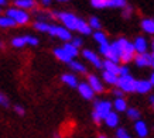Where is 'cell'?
Returning <instances> with one entry per match:
<instances>
[{
	"mask_svg": "<svg viewBox=\"0 0 154 138\" xmlns=\"http://www.w3.org/2000/svg\"><path fill=\"white\" fill-rule=\"evenodd\" d=\"M141 28L147 34H154V19H144L141 20Z\"/></svg>",
	"mask_w": 154,
	"mask_h": 138,
	"instance_id": "ffe728a7",
	"label": "cell"
},
{
	"mask_svg": "<svg viewBox=\"0 0 154 138\" xmlns=\"http://www.w3.org/2000/svg\"><path fill=\"white\" fill-rule=\"evenodd\" d=\"M14 111L20 116L24 114V109H23V106H20V104H16V106H14Z\"/></svg>",
	"mask_w": 154,
	"mask_h": 138,
	"instance_id": "ab89813d",
	"label": "cell"
},
{
	"mask_svg": "<svg viewBox=\"0 0 154 138\" xmlns=\"http://www.w3.org/2000/svg\"><path fill=\"white\" fill-rule=\"evenodd\" d=\"M76 31H79L81 34L84 35H89L92 32V28L89 27V24L85 21L84 19H78V23H76Z\"/></svg>",
	"mask_w": 154,
	"mask_h": 138,
	"instance_id": "2e32d148",
	"label": "cell"
},
{
	"mask_svg": "<svg viewBox=\"0 0 154 138\" xmlns=\"http://www.w3.org/2000/svg\"><path fill=\"white\" fill-rule=\"evenodd\" d=\"M151 48H153V52H154V41H153V44H151Z\"/></svg>",
	"mask_w": 154,
	"mask_h": 138,
	"instance_id": "681fc988",
	"label": "cell"
},
{
	"mask_svg": "<svg viewBox=\"0 0 154 138\" xmlns=\"http://www.w3.org/2000/svg\"><path fill=\"white\" fill-rule=\"evenodd\" d=\"M11 45L16 46V48H23L24 45H27V38L26 35L24 37H14L11 40Z\"/></svg>",
	"mask_w": 154,
	"mask_h": 138,
	"instance_id": "d4e9b609",
	"label": "cell"
},
{
	"mask_svg": "<svg viewBox=\"0 0 154 138\" xmlns=\"http://www.w3.org/2000/svg\"><path fill=\"white\" fill-rule=\"evenodd\" d=\"M0 106L9 107V100H7V97H6L2 92H0Z\"/></svg>",
	"mask_w": 154,
	"mask_h": 138,
	"instance_id": "74e56055",
	"label": "cell"
},
{
	"mask_svg": "<svg viewBox=\"0 0 154 138\" xmlns=\"http://www.w3.org/2000/svg\"><path fill=\"white\" fill-rule=\"evenodd\" d=\"M103 70L105 72H109V74H113V75H117L119 76V69H120V66L117 64H115V62H112V61H103Z\"/></svg>",
	"mask_w": 154,
	"mask_h": 138,
	"instance_id": "9a60e30c",
	"label": "cell"
},
{
	"mask_svg": "<svg viewBox=\"0 0 154 138\" xmlns=\"http://www.w3.org/2000/svg\"><path fill=\"white\" fill-rule=\"evenodd\" d=\"M71 44H72L74 46H76V48H79V46L82 45V40H81V38H72Z\"/></svg>",
	"mask_w": 154,
	"mask_h": 138,
	"instance_id": "f35d334b",
	"label": "cell"
},
{
	"mask_svg": "<svg viewBox=\"0 0 154 138\" xmlns=\"http://www.w3.org/2000/svg\"><path fill=\"white\" fill-rule=\"evenodd\" d=\"M116 138H131V135L127 133L125 128H117L116 130Z\"/></svg>",
	"mask_w": 154,
	"mask_h": 138,
	"instance_id": "836d02e7",
	"label": "cell"
},
{
	"mask_svg": "<svg viewBox=\"0 0 154 138\" xmlns=\"http://www.w3.org/2000/svg\"><path fill=\"white\" fill-rule=\"evenodd\" d=\"M151 54L146 52V54H139L137 56H134V62L137 66L144 68V66H151Z\"/></svg>",
	"mask_w": 154,
	"mask_h": 138,
	"instance_id": "9c48e42d",
	"label": "cell"
},
{
	"mask_svg": "<svg viewBox=\"0 0 154 138\" xmlns=\"http://www.w3.org/2000/svg\"><path fill=\"white\" fill-rule=\"evenodd\" d=\"M133 46H134V51L136 52H139V54H146L147 52V40L144 37H137L133 42Z\"/></svg>",
	"mask_w": 154,
	"mask_h": 138,
	"instance_id": "8fae6325",
	"label": "cell"
},
{
	"mask_svg": "<svg viewBox=\"0 0 154 138\" xmlns=\"http://www.w3.org/2000/svg\"><path fill=\"white\" fill-rule=\"evenodd\" d=\"M88 85L92 88L95 93H102L103 92V85L100 83V79L98 76H95V75H89L88 78Z\"/></svg>",
	"mask_w": 154,
	"mask_h": 138,
	"instance_id": "30bf717a",
	"label": "cell"
},
{
	"mask_svg": "<svg viewBox=\"0 0 154 138\" xmlns=\"http://www.w3.org/2000/svg\"><path fill=\"white\" fill-rule=\"evenodd\" d=\"M102 78H103V80L106 83H109V85H117V80H119V76H117V75L109 74V72H105V70H103V74H102Z\"/></svg>",
	"mask_w": 154,
	"mask_h": 138,
	"instance_id": "7402d4cb",
	"label": "cell"
},
{
	"mask_svg": "<svg viewBox=\"0 0 154 138\" xmlns=\"http://www.w3.org/2000/svg\"><path fill=\"white\" fill-rule=\"evenodd\" d=\"M92 120H94L96 124H100V121H102V118H100V117H99V116L96 114L95 111H92Z\"/></svg>",
	"mask_w": 154,
	"mask_h": 138,
	"instance_id": "60d3db41",
	"label": "cell"
},
{
	"mask_svg": "<svg viewBox=\"0 0 154 138\" xmlns=\"http://www.w3.org/2000/svg\"><path fill=\"white\" fill-rule=\"evenodd\" d=\"M126 42H127L126 38H119L117 41L112 42V44H110L109 51L105 54V58H106L107 61H112V62L117 64V62L120 61L122 51H123V46L126 45Z\"/></svg>",
	"mask_w": 154,
	"mask_h": 138,
	"instance_id": "6da1fadb",
	"label": "cell"
},
{
	"mask_svg": "<svg viewBox=\"0 0 154 138\" xmlns=\"http://www.w3.org/2000/svg\"><path fill=\"white\" fill-rule=\"evenodd\" d=\"M14 26H16V23H14L11 19L6 17V16H2V17H0V27L7 28V27H14Z\"/></svg>",
	"mask_w": 154,
	"mask_h": 138,
	"instance_id": "f1b7e54d",
	"label": "cell"
},
{
	"mask_svg": "<svg viewBox=\"0 0 154 138\" xmlns=\"http://www.w3.org/2000/svg\"><path fill=\"white\" fill-rule=\"evenodd\" d=\"M5 4H7V3H6V0H0V7H2V6H5Z\"/></svg>",
	"mask_w": 154,
	"mask_h": 138,
	"instance_id": "bcb514c9",
	"label": "cell"
},
{
	"mask_svg": "<svg viewBox=\"0 0 154 138\" xmlns=\"http://www.w3.org/2000/svg\"><path fill=\"white\" fill-rule=\"evenodd\" d=\"M78 92H79L81 96L84 97V99H86V100H92V99H94L95 92L92 90V88H91L86 82H82L78 85Z\"/></svg>",
	"mask_w": 154,
	"mask_h": 138,
	"instance_id": "ba28073f",
	"label": "cell"
},
{
	"mask_svg": "<svg viewBox=\"0 0 154 138\" xmlns=\"http://www.w3.org/2000/svg\"><path fill=\"white\" fill-rule=\"evenodd\" d=\"M91 4L95 9H105L107 7V0H91Z\"/></svg>",
	"mask_w": 154,
	"mask_h": 138,
	"instance_id": "d6a6232c",
	"label": "cell"
},
{
	"mask_svg": "<svg viewBox=\"0 0 154 138\" xmlns=\"http://www.w3.org/2000/svg\"><path fill=\"white\" fill-rule=\"evenodd\" d=\"M6 17L13 20L14 23H16V26L17 24L24 26V24H27L30 21V14L26 10L17 9V7H10V9L6 10Z\"/></svg>",
	"mask_w": 154,
	"mask_h": 138,
	"instance_id": "7a4b0ae2",
	"label": "cell"
},
{
	"mask_svg": "<svg viewBox=\"0 0 154 138\" xmlns=\"http://www.w3.org/2000/svg\"><path fill=\"white\" fill-rule=\"evenodd\" d=\"M94 38L96 41L99 42V45H103V44H107V38H106V34L102 31H95L94 32Z\"/></svg>",
	"mask_w": 154,
	"mask_h": 138,
	"instance_id": "4316f807",
	"label": "cell"
},
{
	"mask_svg": "<svg viewBox=\"0 0 154 138\" xmlns=\"http://www.w3.org/2000/svg\"><path fill=\"white\" fill-rule=\"evenodd\" d=\"M50 26H51V24H47L45 21H35V23H34V28L41 32H48Z\"/></svg>",
	"mask_w": 154,
	"mask_h": 138,
	"instance_id": "f546056e",
	"label": "cell"
},
{
	"mask_svg": "<svg viewBox=\"0 0 154 138\" xmlns=\"http://www.w3.org/2000/svg\"><path fill=\"white\" fill-rule=\"evenodd\" d=\"M126 114H127V117H130V118H133V120H139L140 111L137 110V109H134V107H130V109L126 110Z\"/></svg>",
	"mask_w": 154,
	"mask_h": 138,
	"instance_id": "1f68e13d",
	"label": "cell"
},
{
	"mask_svg": "<svg viewBox=\"0 0 154 138\" xmlns=\"http://www.w3.org/2000/svg\"><path fill=\"white\" fill-rule=\"evenodd\" d=\"M54 138H61V137L58 135V134H55V135H54Z\"/></svg>",
	"mask_w": 154,
	"mask_h": 138,
	"instance_id": "c3c4849f",
	"label": "cell"
},
{
	"mask_svg": "<svg viewBox=\"0 0 154 138\" xmlns=\"http://www.w3.org/2000/svg\"><path fill=\"white\" fill-rule=\"evenodd\" d=\"M136 80L131 75H127V76H119V80H117V85L119 89L122 92H126V93H131L136 92Z\"/></svg>",
	"mask_w": 154,
	"mask_h": 138,
	"instance_id": "277c9868",
	"label": "cell"
},
{
	"mask_svg": "<svg viewBox=\"0 0 154 138\" xmlns=\"http://www.w3.org/2000/svg\"><path fill=\"white\" fill-rule=\"evenodd\" d=\"M89 27L91 28H95V30H96V31H100V20L98 19V17H91V19H89Z\"/></svg>",
	"mask_w": 154,
	"mask_h": 138,
	"instance_id": "4dcf8cb0",
	"label": "cell"
},
{
	"mask_svg": "<svg viewBox=\"0 0 154 138\" xmlns=\"http://www.w3.org/2000/svg\"><path fill=\"white\" fill-rule=\"evenodd\" d=\"M54 55L60 61H62V62H66V64H71V62H72V58L66 54L64 48H55V50H54Z\"/></svg>",
	"mask_w": 154,
	"mask_h": 138,
	"instance_id": "e0dca14e",
	"label": "cell"
},
{
	"mask_svg": "<svg viewBox=\"0 0 154 138\" xmlns=\"http://www.w3.org/2000/svg\"><path fill=\"white\" fill-rule=\"evenodd\" d=\"M26 38H27V44H30V45H38V38L35 37H31V35H26Z\"/></svg>",
	"mask_w": 154,
	"mask_h": 138,
	"instance_id": "d590c367",
	"label": "cell"
},
{
	"mask_svg": "<svg viewBox=\"0 0 154 138\" xmlns=\"http://www.w3.org/2000/svg\"><path fill=\"white\" fill-rule=\"evenodd\" d=\"M113 107H115L117 111H126L127 110V103L123 97H119V99H116V100L113 101Z\"/></svg>",
	"mask_w": 154,
	"mask_h": 138,
	"instance_id": "603a6c76",
	"label": "cell"
},
{
	"mask_svg": "<svg viewBox=\"0 0 154 138\" xmlns=\"http://www.w3.org/2000/svg\"><path fill=\"white\" fill-rule=\"evenodd\" d=\"M71 69L72 70H75V72H81V74H85L86 72V68H85L84 64H81V62H78V61H72L69 64Z\"/></svg>",
	"mask_w": 154,
	"mask_h": 138,
	"instance_id": "484cf974",
	"label": "cell"
},
{
	"mask_svg": "<svg viewBox=\"0 0 154 138\" xmlns=\"http://www.w3.org/2000/svg\"><path fill=\"white\" fill-rule=\"evenodd\" d=\"M151 83L150 80H137L136 82V92L140 93V94H144V93H149L151 90Z\"/></svg>",
	"mask_w": 154,
	"mask_h": 138,
	"instance_id": "5bb4252c",
	"label": "cell"
},
{
	"mask_svg": "<svg viewBox=\"0 0 154 138\" xmlns=\"http://www.w3.org/2000/svg\"><path fill=\"white\" fill-rule=\"evenodd\" d=\"M0 11H2V7H0Z\"/></svg>",
	"mask_w": 154,
	"mask_h": 138,
	"instance_id": "f5cc1de1",
	"label": "cell"
},
{
	"mask_svg": "<svg viewBox=\"0 0 154 138\" xmlns=\"http://www.w3.org/2000/svg\"><path fill=\"white\" fill-rule=\"evenodd\" d=\"M131 13H133V7L131 6H129L127 4L126 7H123V11H122V16L125 17V19H129L131 16Z\"/></svg>",
	"mask_w": 154,
	"mask_h": 138,
	"instance_id": "e575fe53",
	"label": "cell"
},
{
	"mask_svg": "<svg viewBox=\"0 0 154 138\" xmlns=\"http://www.w3.org/2000/svg\"><path fill=\"white\" fill-rule=\"evenodd\" d=\"M61 80L64 83H66L68 86H71V88H78V79H76V76L75 75H71V74H65L61 76Z\"/></svg>",
	"mask_w": 154,
	"mask_h": 138,
	"instance_id": "ac0fdd59",
	"label": "cell"
},
{
	"mask_svg": "<svg viewBox=\"0 0 154 138\" xmlns=\"http://www.w3.org/2000/svg\"><path fill=\"white\" fill-rule=\"evenodd\" d=\"M99 138H107V137H105V135H99Z\"/></svg>",
	"mask_w": 154,
	"mask_h": 138,
	"instance_id": "816d5d0a",
	"label": "cell"
},
{
	"mask_svg": "<svg viewBox=\"0 0 154 138\" xmlns=\"http://www.w3.org/2000/svg\"><path fill=\"white\" fill-rule=\"evenodd\" d=\"M134 46H133V42H126V45L123 46V51H122V55H120V61L123 64H127L130 62L133 58H134Z\"/></svg>",
	"mask_w": 154,
	"mask_h": 138,
	"instance_id": "8992f818",
	"label": "cell"
},
{
	"mask_svg": "<svg viewBox=\"0 0 154 138\" xmlns=\"http://www.w3.org/2000/svg\"><path fill=\"white\" fill-rule=\"evenodd\" d=\"M55 37L64 40L65 42H71L72 41V35H71V31L66 30L65 27H58L55 26Z\"/></svg>",
	"mask_w": 154,
	"mask_h": 138,
	"instance_id": "7c38bea8",
	"label": "cell"
},
{
	"mask_svg": "<svg viewBox=\"0 0 154 138\" xmlns=\"http://www.w3.org/2000/svg\"><path fill=\"white\" fill-rule=\"evenodd\" d=\"M82 55H84V58L86 61H89L91 64H94L95 66L98 69H102L103 68V62L100 59H99V56L95 54L94 51H89V50H85L84 52H82Z\"/></svg>",
	"mask_w": 154,
	"mask_h": 138,
	"instance_id": "52a82bcc",
	"label": "cell"
},
{
	"mask_svg": "<svg viewBox=\"0 0 154 138\" xmlns=\"http://www.w3.org/2000/svg\"><path fill=\"white\" fill-rule=\"evenodd\" d=\"M41 4L42 6H50V4H51V2H50V0H42Z\"/></svg>",
	"mask_w": 154,
	"mask_h": 138,
	"instance_id": "7bdbcfd3",
	"label": "cell"
},
{
	"mask_svg": "<svg viewBox=\"0 0 154 138\" xmlns=\"http://www.w3.org/2000/svg\"><path fill=\"white\" fill-rule=\"evenodd\" d=\"M105 123H106L107 127H112V128L117 127V124H119V116H117V113L110 111V113L107 114V117L105 118Z\"/></svg>",
	"mask_w": 154,
	"mask_h": 138,
	"instance_id": "d6986e66",
	"label": "cell"
},
{
	"mask_svg": "<svg viewBox=\"0 0 154 138\" xmlns=\"http://www.w3.org/2000/svg\"><path fill=\"white\" fill-rule=\"evenodd\" d=\"M0 48H3V42L0 41Z\"/></svg>",
	"mask_w": 154,
	"mask_h": 138,
	"instance_id": "f907efd6",
	"label": "cell"
},
{
	"mask_svg": "<svg viewBox=\"0 0 154 138\" xmlns=\"http://www.w3.org/2000/svg\"><path fill=\"white\" fill-rule=\"evenodd\" d=\"M149 80H150V83H151V86H154V72L151 74V76H150Z\"/></svg>",
	"mask_w": 154,
	"mask_h": 138,
	"instance_id": "ee69618b",
	"label": "cell"
},
{
	"mask_svg": "<svg viewBox=\"0 0 154 138\" xmlns=\"http://www.w3.org/2000/svg\"><path fill=\"white\" fill-rule=\"evenodd\" d=\"M62 48L65 50V52L71 56V58H72V59H74L75 56L78 55V48H76V46H74L72 44H71V42H65V45L62 46Z\"/></svg>",
	"mask_w": 154,
	"mask_h": 138,
	"instance_id": "cb8c5ba5",
	"label": "cell"
},
{
	"mask_svg": "<svg viewBox=\"0 0 154 138\" xmlns=\"http://www.w3.org/2000/svg\"><path fill=\"white\" fill-rule=\"evenodd\" d=\"M151 59H153V61H151V66H153V68H154V52H153V54H151Z\"/></svg>",
	"mask_w": 154,
	"mask_h": 138,
	"instance_id": "f6af8a7d",
	"label": "cell"
},
{
	"mask_svg": "<svg viewBox=\"0 0 154 138\" xmlns=\"http://www.w3.org/2000/svg\"><path fill=\"white\" fill-rule=\"evenodd\" d=\"M134 131L140 138H146L147 137V134H149L147 124H146L144 121H141V120H137V121L134 123Z\"/></svg>",
	"mask_w": 154,
	"mask_h": 138,
	"instance_id": "4fadbf2b",
	"label": "cell"
},
{
	"mask_svg": "<svg viewBox=\"0 0 154 138\" xmlns=\"http://www.w3.org/2000/svg\"><path fill=\"white\" fill-rule=\"evenodd\" d=\"M94 111L100 117L102 120H105L107 117V114L112 111V103L107 100H100V101H95V107Z\"/></svg>",
	"mask_w": 154,
	"mask_h": 138,
	"instance_id": "5b68a950",
	"label": "cell"
},
{
	"mask_svg": "<svg viewBox=\"0 0 154 138\" xmlns=\"http://www.w3.org/2000/svg\"><path fill=\"white\" fill-rule=\"evenodd\" d=\"M150 100H151V103H153V106H154V96L150 97Z\"/></svg>",
	"mask_w": 154,
	"mask_h": 138,
	"instance_id": "7dc6e473",
	"label": "cell"
},
{
	"mask_svg": "<svg viewBox=\"0 0 154 138\" xmlns=\"http://www.w3.org/2000/svg\"><path fill=\"white\" fill-rule=\"evenodd\" d=\"M57 17L60 19V21L64 24V27L66 30H76V23H78V17L74 13H68V11H62V13H57Z\"/></svg>",
	"mask_w": 154,
	"mask_h": 138,
	"instance_id": "3957f363",
	"label": "cell"
},
{
	"mask_svg": "<svg viewBox=\"0 0 154 138\" xmlns=\"http://www.w3.org/2000/svg\"><path fill=\"white\" fill-rule=\"evenodd\" d=\"M130 70H129V68H127L126 65H123V66H120V69H119V76H127Z\"/></svg>",
	"mask_w": 154,
	"mask_h": 138,
	"instance_id": "8d00e7d4",
	"label": "cell"
},
{
	"mask_svg": "<svg viewBox=\"0 0 154 138\" xmlns=\"http://www.w3.org/2000/svg\"><path fill=\"white\" fill-rule=\"evenodd\" d=\"M127 6V2L126 0H107V7H126Z\"/></svg>",
	"mask_w": 154,
	"mask_h": 138,
	"instance_id": "83f0119b",
	"label": "cell"
},
{
	"mask_svg": "<svg viewBox=\"0 0 154 138\" xmlns=\"http://www.w3.org/2000/svg\"><path fill=\"white\" fill-rule=\"evenodd\" d=\"M113 94H116V99H119V97H123V92H122L120 89H116V90L113 92Z\"/></svg>",
	"mask_w": 154,
	"mask_h": 138,
	"instance_id": "b9f144b4",
	"label": "cell"
},
{
	"mask_svg": "<svg viewBox=\"0 0 154 138\" xmlns=\"http://www.w3.org/2000/svg\"><path fill=\"white\" fill-rule=\"evenodd\" d=\"M14 4L17 9H21V10H26V9H33L35 2L34 0H16Z\"/></svg>",
	"mask_w": 154,
	"mask_h": 138,
	"instance_id": "44dd1931",
	"label": "cell"
}]
</instances>
